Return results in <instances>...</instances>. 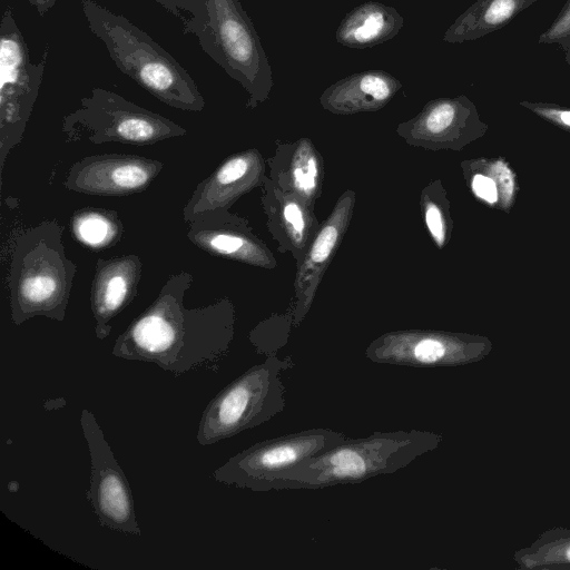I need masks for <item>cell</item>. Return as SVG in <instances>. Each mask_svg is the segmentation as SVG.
<instances>
[{
	"mask_svg": "<svg viewBox=\"0 0 570 570\" xmlns=\"http://www.w3.org/2000/svg\"><path fill=\"white\" fill-rule=\"evenodd\" d=\"M193 281L186 271L170 275L155 301L117 337L112 355L153 363L175 376L217 372L233 340V309L226 299L185 306Z\"/></svg>",
	"mask_w": 570,
	"mask_h": 570,
	"instance_id": "obj_1",
	"label": "cell"
},
{
	"mask_svg": "<svg viewBox=\"0 0 570 570\" xmlns=\"http://www.w3.org/2000/svg\"><path fill=\"white\" fill-rule=\"evenodd\" d=\"M443 435L426 430L374 432L345 441L273 476L264 492L321 490L392 474L434 451Z\"/></svg>",
	"mask_w": 570,
	"mask_h": 570,
	"instance_id": "obj_2",
	"label": "cell"
},
{
	"mask_svg": "<svg viewBox=\"0 0 570 570\" xmlns=\"http://www.w3.org/2000/svg\"><path fill=\"white\" fill-rule=\"evenodd\" d=\"M89 30L116 67L165 105L202 111L205 98L189 72L159 43L121 14L94 0H80Z\"/></svg>",
	"mask_w": 570,
	"mask_h": 570,
	"instance_id": "obj_3",
	"label": "cell"
},
{
	"mask_svg": "<svg viewBox=\"0 0 570 570\" xmlns=\"http://www.w3.org/2000/svg\"><path fill=\"white\" fill-rule=\"evenodd\" d=\"M62 237L63 227L51 219L16 238L7 281L16 325L37 316L65 320L77 266L67 257Z\"/></svg>",
	"mask_w": 570,
	"mask_h": 570,
	"instance_id": "obj_4",
	"label": "cell"
},
{
	"mask_svg": "<svg viewBox=\"0 0 570 570\" xmlns=\"http://www.w3.org/2000/svg\"><path fill=\"white\" fill-rule=\"evenodd\" d=\"M184 32L195 35L202 50L248 92V106L267 98L272 66L252 19L238 0H194Z\"/></svg>",
	"mask_w": 570,
	"mask_h": 570,
	"instance_id": "obj_5",
	"label": "cell"
},
{
	"mask_svg": "<svg viewBox=\"0 0 570 570\" xmlns=\"http://www.w3.org/2000/svg\"><path fill=\"white\" fill-rule=\"evenodd\" d=\"M291 357L267 356L240 374L207 404L203 411L196 440L210 445L257 428L285 407L283 372L292 368Z\"/></svg>",
	"mask_w": 570,
	"mask_h": 570,
	"instance_id": "obj_6",
	"label": "cell"
},
{
	"mask_svg": "<svg viewBox=\"0 0 570 570\" xmlns=\"http://www.w3.org/2000/svg\"><path fill=\"white\" fill-rule=\"evenodd\" d=\"M67 142H122L138 146L181 137L187 130L169 118L148 110L121 95L96 87L80 106L62 118Z\"/></svg>",
	"mask_w": 570,
	"mask_h": 570,
	"instance_id": "obj_7",
	"label": "cell"
},
{
	"mask_svg": "<svg viewBox=\"0 0 570 570\" xmlns=\"http://www.w3.org/2000/svg\"><path fill=\"white\" fill-rule=\"evenodd\" d=\"M49 48L33 63L11 7L0 22V158L21 141L45 76Z\"/></svg>",
	"mask_w": 570,
	"mask_h": 570,
	"instance_id": "obj_8",
	"label": "cell"
},
{
	"mask_svg": "<svg viewBox=\"0 0 570 570\" xmlns=\"http://www.w3.org/2000/svg\"><path fill=\"white\" fill-rule=\"evenodd\" d=\"M347 438L327 428H312L272 438L230 456L213 472V478L227 485L264 492L267 482L276 474Z\"/></svg>",
	"mask_w": 570,
	"mask_h": 570,
	"instance_id": "obj_9",
	"label": "cell"
},
{
	"mask_svg": "<svg viewBox=\"0 0 570 570\" xmlns=\"http://www.w3.org/2000/svg\"><path fill=\"white\" fill-rule=\"evenodd\" d=\"M80 425L91 464L87 500L100 525L126 534L140 535L129 482L95 415L87 409L81 411Z\"/></svg>",
	"mask_w": 570,
	"mask_h": 570,
	"instance_id": "obj_10",
	"label": "cell"
},
{
	"mask_svg": "<svg viewBox=\"0 0 570 570\" xmlns=\"http://www.w3.org/2000/svg\"><path fill=\"white\" fill-rule=\"evenodd\" d=\"M159 160L129 154H100L76 161L65 188L95 196H127L146 190L160 174Z\"/></svg>",
	"mask_w": 570,
	"mask_h": 570,
	"instance_id": "obj_11",
	"label": "cell"
},
{
	"mask_svg": "<svg viewBox=\"0 0 570 570\" xmlns=\"http://www.w3.org/2000/svg\"><path fill=\"white\" fill-rule=\"evenodd\" d=\"M489 352L481 344L439 333H390L372 342L366 357L380 364L412 367L458 366L479 362Z\"/></svg>",
	"mask_w": 570,
	"mask_h": 570,
	"instance_id": "obj_12",
	"label": "cell"
},
{
	"mask_svg": "<svg viewBox=\"0 0 570 570\" xmlns=\"http://www.w3.org/2000/svg\"><path fill=\"white\" fill-rule=\"evenodd\" d=\"M142 274L138 255L98 258L90 289V308L97 338L111 332V321L137 296Z\"/></svg>",
	"mask_w": 570,
	"mask_h": 570,
	"instance_id": "obj_13",
	"label": "cell"
},
{
	"mask_svg": "<svg viewBox=\"0 0 570 570\" xmlns=\"http://www.w3.org/2000/svg\"><path fill=\"white\" fill-rule=\"evenodd\" d=\"M257 171L255 153L245 151L228 157L196 186L183 209L184 220L188 224L203 213L227 209L255 183Z\"/></svg>",
	"mask_w": 570,
	"mask_h": 570,
	"instance_id": "obj_14",
	"label": "cell"
},
{
	"mask_svg": "<svg viewBox=\"0 0 570 570\" xmlns=\"http://www.w3.org/2000/svg\"><path fill=\"white\" fill-rule=\"evenodd\" d=\"M187 238L198 248L213 256L257 262L259 249L249 237L240 218L227 209L200 214L188 223Z\"/></svg>",
	"mask_w": 570,
	"mask_h": 570,
	"instance_id": "obj_15",
	"label": "cell"
},
{
	"mask_svg": "<svg viewBox=\"0 0 570 570\" xmlns=\"http://www.w3.org/2000/svg\"><path fill=\"white\" fill-rule=\"evenodd\" d=\"M402 83L384 70H367L350 75L323 92L324 108L336 114L376 110L385 106Z\"/></svg>",
	"mask_w": 570,
	"mask_h": 570,
	"instance_id": "obj_16",
	"label": "cell"
},
{
	"mask_svg": "<svg viewBox=\"0 0 570 570\" xmlns=\"http://www.w3.org/2000/svg\"><path fill=\"white\" fill-rule=\"evenodd\" d=\"M404 18L390 6L364 2L345 14L335 32V40L345 47L364 49L394 38Z\"/></svg>",
	"mask_w": 570,
	"mask_h": 570,
	"instance_id": "obj_17",
	"label": "cell"
},
{
	"mask_svg": "<svg viewBox=\"0 0 570 570\" xmlns=\"http://www.w3.org/2000/svg\"><path fill=\"white\" fill-rule=\"evenodd\" d=\"M538 0H476L445 30L443 41L463 43L505 27Z\"/></svg>",
	"mask_w": 570,
	"mask_h": 570,
	"instance_id": "obj_18",
	"label": "cell"
},
{
	"mask_svg": "<svg viewBox=\"0 0 570 570\" xmlns=\"http://www.w3.org/2000/svg\"><path fill=\"white\" fill-rule=\"evenodd\" d=\"M75 237L92 249L114 247L124 235V225L118 213L110 208L83 207L70 218Z\"/></svg>",
	"mask_w": 570,
	"mask_h": 570,
	"instance_id": "obj_19",
	"label": "cell"
},
{
	"mask_svg": "<svg viewBox=\"0 0 570 570\" xmlns=\"http://www.w3.org/2000/svg\"><path fill=\"white\" fill-rule=\"evenodd\" d=\"M513 560L518 569L570 568V530L563 527L546 530L529 547L515 551Z\"/></svg>",
	"mask_w": 570,
	"mask_h": 570,
	"instance_id": "obj_20",
	"label": "cell"
},
{
	"mask_svg": "<svg viewBox=\"0 0 570 570\" xmlns=\"http://www.w3.org/2000/svg\"><path fill=\"white\" fill-rule=\"evenodd\" d=\"M347 220V206L343 205L335 210L327 224L318 233L309 253L307 261L301 268L298 277L301 288L305 289V311L308 308L312 298L313 287L318 282L320 273L334 250L341 233Z\"/></svg>",
	"mask_w": 570,
	"mask_h": 570,
	"instance_id": "obj_21",
	"label": "cell"
},
{
	"mask_svg": "<svg viewBox=\"0 0 570 570\" xmlns=\"http://www.w3.org/2000/svg\"><path fill=\"white\" fill-rule=\"evenodd\" d=\"M465 110L463 98L433 100L411 121V128L420 135H441L455 125Z\"/></svg>",
	"mask_w": 570,
	"mask_h": 570,
	"instance_id": "obj_22",
	"label": "cell"
},
{
	"mask_svg": "<svg viewBox=\"0 0 570 570\" xmlns=\"http://www.w3.org/2000/svg\"><path fill=\"white\" fill-rule=\"evenodd\" d=\"M538 42L558 45L563 52L570 49V0L566 2L550 27L540 35Z\"/></svg>",
	"mask_w": 570,
	"mask_h": 570,
	"instance_id": "obj_23",
	"label": "cell"
},
{
	"mask_svg": "<svg viewBox=\"0 0 570 570\" xmlns=\"http://www.w3.org/2000/svg\"><path fill=\"white\" fill-rule=\"evenodd\" d=\"M425 223L435 242L442 246L445 237L444 223L439 207L434 204L426 207Z\"/></svg>",
	"mask_w": 570,
	"mask_h": 570,
	"instance_id": "obj_24",
	"label": "cell"
},
{
	"mask_svg": "<svg viewBox=\"0 0 570 570\" xmlns=\"http://www.w3.org/2000/svg\"><path fill=\"white\" fill-rule=\"evenodd\" d=\"M472 189L483 200L493 204L498 200V188L495 181L484 175L478 174L473 177Z\"/></svg>",
	"mask_w": 570,
	"mask_h": 570,
	"instance_id": "obj_25",
	"label": "cell"
},
{
	"mask_svg": "<svg viewBox=\"0 0 570 570\" xmlns=\"http://www.w3.org/2000/svg\"><path fill=\"white\" fill-rule=\"evenodd\" d=\"M316 176L317 165L313 157L307 160L306 169L299 166L294 170V178L301 190H313L316 186Z\"/></svg>",
	"mask_w": 570,
	"mask_h": 570,
	"instance_id": "obj_26",
	"label": "cell"
},
{
	"mask_svg": "<svg viewBox=\"0 0 570 570\" xmlns=\"http://www.w3.org/2000/svg\"><path fill=\"white\" fill-rule=\"evenodd\" d=\"M284 217H285L286 222L292 225L293 230L296 234L302 235V233L305 228V223H304V217H303L302 210L296 203H293V202L288 203L284 207Z\"/></svg>",
	"mask_w": 570,
	"mask_h": 570,
	"instance_id": "obj_27",
	"label": "cell"
},
{
	"mask_svg": "<svg viewBox=\"0 0 570 570\" xmlns=\"http://www.w3.org/2000/svg\"><path fill=\"white\" fill-rule=\"evenodd\" d=\"M539 111L553 116L557 120L570 127V110L542 108Z\"/></svg>",
	"mask_w": 570,
	"mask_h": 570,
	"instance_id": "obj_28",
	"label": "cell"
},
{
	"mask_svg": "<svg viewBox=\"0 0 570 570\" xmlns=\"http://www.w3.org/2000/svg\"><path fill=\"white\" fill-rule=\"evenodd\" d=\"M57 0H28V2L37 10L38 14L43 18L46 13L52 9Z\"/></svg>",
	"mask_w": 570,
	"mask_h": 570,
	"instance_id": "obj_29",
	"label": "cell"
},
{
	"mask_svg": "<svg viewBox=\"0 0 570 570\" xmlns=\"http://www.w3.org/2000/svg\"><path fill=\"white\" fill-rule=\"evenodd\" d=\"M564 60L568 65H570V49L567 52H564Z\"/></svg>",
	"mask_w": 570,
	"mask_h": 570,
	"instance_id": "obj_30",
	"label": "cell"
}]
</instances>
